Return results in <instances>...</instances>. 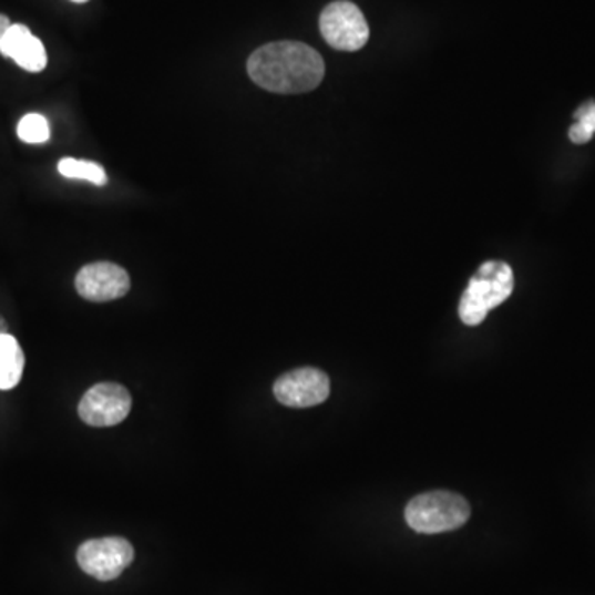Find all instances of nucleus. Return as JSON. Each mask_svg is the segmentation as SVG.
Listing matches in <instances>:
<instances>
[{
    "instance_id": "obj_1",
    "label": "nucleus",
    "mask_w": 595,
    "mask_h": 595,
    "mask_svg": "<svg viewBox=\"0 0 595 595\" xmlns=\"http://www.w3.org/2000/svg\"><path fill=\"white\" fill-rule=\"evenodd\" d=\"M247 72L267 92L298 95L319 86L325 79V62L306 43L285 40L255 50L248 59Z\"/></svg>"
},
{
    "instance_id": "obj_2",
    "label": "nucleus",
    "mask_w": 595,
    "mask_h": 595,
    "mask_svg": "<svg viewBox=\"0 0 595 595\" xmlns=\"http://www.w3.org/2000/svg\"><path fill=\"white\" fill-rule=\"evenodd\" d=\"M513 288L514 275L510 265L486 261L463 294L459 308L460 319L469 326L480 325L493 308L511 297Z\"/></svg>"
},
{
    "instance_id": "obj_3",
    "label": "nucleus",
    "mask_w": 595,
    "mask_h": 595,
    "mask_svg": "<svg viewBox=\"0 0 595 595\" xmlns=\"http://www.w3.org/2000/svg\"><path fill=\"white\" fill-rule=\"evenodd\" d=\"M469 517L470 504L465 497L450 492L423 493L410 500L406 507L407 524L423 534L459 530Z\"/></svg>"
},
{
    "instance_id": "obj_4",
    "label": "nucleus",
    "mask_w": 595,
    "mask_h": 595,
    "mask_svg": "<svg viewBox=\"0 0 595 595\" xmlns=\"http://www.w3.org/2000/svg\"><path fill=\"white\" fill-rule=\"evenodd\" d=\"M319 30L328 45L341 52H358L369 40L368 20L348 0H336L322 10Z\"/></svg>"
},
{
    "instance_id": "obj_5",
    "label": "nucleus",
    "mask_w": 595,
    "mask_h": 595,
    "mask_svg": "<svg viewBox=\"0 0 595 595\" xmlns=\"http://www.w3.org/2000/svg\"><path fill=\"white\" fill-rule=\"evenodd\" d=\"M133 560L134 550L130 541L116 536L86 541L76 553L80 567L103 583L120 577Z\"/></svg>"
},
{
    "instance_id": "obj_6",
    "label": "nucleus",
    "mask_w": 595,
    "mask_h": 595,
    "mask_svg": "<svg viewBox=\"0 0 595 595\" xmlns=\"http://www.w3.org/2000/svg\"><path fill=\"white\" fill-rule=\"evenodd\" d=\"M130 392L114 382L93 386L79 406L83 422L92 427H113L123 422L131 412Z\"/></svg>"
},
{
    "instance_id": "obj_7",
    "label": "nucleus",
    "mask_w": 595,
    "mask_h": 595,
    "mask_svg": "<svg viewBox=\"0 0 595 595\" xmlns=\"http://www.w3.org/2000/svg\"><path fill=\"white\" fill-rule=\"evenodd\" d=\"M331 392L329 378L315 368L295 369L281 376L274 386L278 402L291 409H306L325 402Z\"/></svg>"
},
{
    "instance_id": "obj_8",
    "label": "nucleus",
    "mask_w": 595,
    "mask_h": 595,
    "mask_svg": "<svg viewBox=\"0 0 595 595\" xmlns=\"http://www.w3.org/2000/svg\"><path fill=\"white\" fill-rule=\"evenodd\" d=\"M75 288L80 297L89 301H113L124 297L130 291V275L120 265L111 261H96L89 264L79 271L75 278Z\"/></svg>"
},
{
    "instance_id": "obj_9",
    "label": "nucleus",
    "mask_w": 595,
    "mask_h": 595,
    "mask_svg": "<svg viewBox=\"0 0 595 595\" xmlns=\"http://www.w3.org/2000/svg\"><path fill=\"white\" fill-rule=\"evenodd\" d=\"M0 53L6 59H12L20 69L30 73L45 70L47 52L42 40L37 39L29 27L22 23H12L0 42Z\"/></svg>"
},
{
    "instance_id": "obj_10",
    "label": "nucleus",
    "mask_w": 595,
    "mask_h": 595,
    "mask_svg": "<svg viewBox=\"0 0 595 595\" xmlns=\"http://www.w3.org/2000/svg\"><path fill=\"white\" fill-rule=\"evenodd\" d=\"M25 368V356L13 336H0V391L17 388Z\"/></svg>"
},
{
    "instance_id": "obj_11",
    "label": "nucleus",
    "mask_w": 595,
    "mask_h": 595,
    "mask_svg": "<svg viewBox=\"0 0 595 595\" xmlns=\"http://www.w3.org/2000/svg\"><path fill=\"white\" fill-rule=\"evenodd\" d=\"M59 173L66 179H82L104 186L106 184V171L100 164L92 161L73 160V157H63L59 163Z\"/></svg>"
},
{
    "instance_id": "obj_12",
    "label": "nucleus",
    "mask_w": 595,
    "mask_h": 595,
    "mask_svg": "<svg viewBox=\"0 0 595 595\" xmlns=\"http://www.w3.org/2000/svg\"><path fill=\"white\" fill-rule=\"evenodd\" d=\"M17 136L27 144H43L50 140V124L42 114H25L17 126Z\"/></svg>"
},
{
    "instance_id": "obj_13",
    "label": "nucleus",
    "mask_w": 595,
    "mask_h": 595,
    "mask_svg": "<svg viewBox=\"0 0 595 595\" xmlns=\"http://www.w3.org/2000/svg\"><path fill=\"white\" fill-rule=\"evenodd\" d=\"M577 123L570 130V137L573 143L584 144L591 141L595 133V103L587 101L576 111Z\"/></svg>"
},
{
    "instance_id": "obj_14",
    "label": "nucleus",
    "mask_w": 595,
    "mask_h": 595,
    "mask_svg": "<svg viewBox=\"0 0 595 595\" xmlns=\"http://www.w3.org/2000/svg\"><path fill=\"white\" fill-rule=\"evenodd\" d=\"M10 25H12V22H10L9 17L0 13V42H2L3 35H6L7 30L10 29Z\"/></svg>"
},
{
    "instance_id": "obj_15",
    "label": "nucleus",
    "mask_w": 595,
    "mask_h": 595,
    "mask_svg": "<svg viewBox=\"0 0 595 595\" xmlns=\"http://www.w3.org/2000/svg\"><path fill=\"white\" fill-rule=\"evenodd\" d=\"M2 335H9V332H7V322L3 321L2 316H0V336Z\"/></svg>"
},
{
    "instance_id": "obj_16",
    "label": "nucleus",
    "mask_w": 595,
    "mask_h": 595,
    "mask_svg": "<svg viewBox=\"0 0 595 595\" xmlns=\"http://www.w3.org/2000/svg\"><path fill=\"white\" fill-rule=\"evenodd\" d=\"M72 2H76V3H85V2H89V0H72Z\"/></svg>"
}]
</instances>
